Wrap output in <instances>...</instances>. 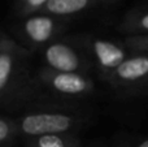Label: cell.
I'll use <instances>...</instances> for the list:
<instances>
[{
  "instance_id": "7c38bea8",
  "label": "cell",
  "mask_w": 148,
  "mask_h": 147,
  "mask_svg": "<svg viewBox=\"0 0 148 147\" xmlns=\"http://www.w3.org/2000/svg\"><path fill=\"white\" fill-rule=\"evenodd\" d=\"M49 0H16V10L21 17H30L42 12Z\"/></svg>"
},
{
  "instance_id": "8992f818",
  "label": "cell",
  "mask_w": 148,
  "mask_h": 147,
  "mask_svg": "<svg viewBox=\"0 0 148 147\" xmlns=\"http://www.w3.org/2000/svg\"><path fill=\"white\" fill-rule=\"evenodd\" d=\"M44 67H48L59 72L86 73L90 69V61L87 56L78 48L68 42L55 41L43 51Z\"/></svg>"
},
{
  "instance_id": "9c48e42d",
  "label": "cell",
  "mask_w": 148,
  "mask_h": 147,
  "mask_svg": "<svg viewBox=\"0 0 148 147\" xmlns=\"http://www.w3.org/2000/svg\"><path fill=\"white\" fill-rule=\"evenodd\" d=\"M118 29L127 35L148 34V9H131L123 16Z\"/></svg>"
},
{
  "instance_id": "ba28073f",
  "label": "cell",
  "mask_w": 148,
  "mask_h": 147,
  "mask_svg": "<svg viewBox=\"0 0 148 147\" xmlns=\"http://www.w3.org/2000/svg\"><path fill=\"white\" fill-rule=\"evenodd\" d=\"M118 0H49L40 13L56 17H69L81 14L95 8L114 4Z\"/></svg>"
},
{
  "instance_id": "8fae6325",
  "label": "cell",
  "mask_w": 148,
  "mask_h": 147,
  "mask_svg": "<svg viewBox=\"0 0 148 147\" xmlns=\"http://www.w3.org/2000/svg\"><path fill=\"white\" fill-rule=\"evenodd\" d=\"M18 134L16 120L8 117L7 115H3L0 119V143L1 147H10L14 142L16 137Z\"/></svg>"
},
{
  "instance_id": "5bb4252c",
  "label": "cell",
  "mask_w": 148,
  "mask_h": 147,
  "mask_svg": "<svg viewBox=\"0 0 148 147\" xmlns=\"http://www.w3.org/2000/svg\"><path fill=\"white\" fill-rule=\"evenodd\" d=\"M138 147H148V139H147V141H144V142H142Z\"/></svg>"
},
{
  "instance_id": "5b68a950",
  "label": "cell",
  "mask_w": 148,
  "mask_h": 147,
  "mask_svg": "<svg viewBox=\"0 0 148 147\" xmlns=\"http://www.w3.org/2000/svg\"><path fill=\"white\" fill-rule=\"evenodd\" d=\"M64 30V20L61 17L38 13L26 17L25 21L17 26V35L27 48L47 47Z\"/></svg>"
},
{
  "instance_id": "30bf717a",
  "label": "cell",
  "mask_w": 148,
  "mask_h": 147,
  "mask_svg": "<svg viewBox=\"0 0 148 147\" xmlns=\"http://www.w3.org/2000/svg\"><path fill=\"white\" fill-rule=\"evenodd\" d=\"M27 147H82L77 137L69 133L26 138Z\"/></svg>"
},
{
  "instance_id": "6da1fadb",
  "label": "cell",
  "mask_w": 148,
  "mask_h": 147,
  "mask_svg": "<svg viewBox=\"0 0 148 147\" xmlns=\"http://www.w3.org/2000/svg\"><path fill=\"white\" fill-rule=\"evenodd\" d=\"M31 49L10 38L5 31L0 36V102L13 108L27 98L34 86L29 60Z\"/></svg>"
},
{
  "instance_id": "3957f363",
  "label": "cell",
  "mask_w": 148,
  "mask_h": 147,
  "mask_svg": "<svg viewBox=\"0 0 148 147\" xmlns=\"http://www.w3.org/2000/svg\"><path fill=\"white\" fill-rule=\"evenodd\" d=\"M104 81L122 95L135 96L148 93V55L129 56Z\"/></svg>"
},
{
  "instance_id": "52a82bcc",
  "label": "cell",
  "mask_w": 148,
  "mask_h": 147,
  "mask_svg": "<svg viewBox=\"0 0 148 147\" xmlns=\"http://www.w3.org/2000/svg\"><path fill=\"white\" fill-rule=\"evenodd\" d=\"M84 46L90 56L94 59L103 81L129 57V49L126 47L105 39L88 38L84 42Z\"/></svg>"
},
{
  "instance_id": "4fadbf2b",
  "label": "cell",
  "mask_w": 148,
  "mask_h": 147,
  "mask_svg": "<svg viewBox=\"0 0 148 147\" xmlns=\"http://www.w3.org/2000/svg\"><path fill=\"white\" fill-rule=\"evenodd\" d=\"M125 47L134 54L148 55V34L142 35H127L123 42Z\"/></svg>"
},
{
  "instance_id": "277c9868",
  "label": "cell",
  "mask_w": 148,
  "mask_h": 147,
  "mask_svg": "<svg viewBox=\"0 0 148 147\" xmlns=\"http://www.w3.org/2000/svg\"><path fill=\"white\" fill-rule=\"evenodd\" d=\"M78 122L77 117L64 112H34L16 119L18 134L26 138L68 133Z\"/></svg>"
},
{
  "instance_id": "7a4b0ae2",
  "label": "cell",
  "mask_w": 148,
  "mask_h": 147,
  "mask_svg": "<svg viewBox=\"0 0 148 147\" xmlns=\"http://www.w3.org/2000/svg\"><path fill=\"white\" fill-rule=\"evenodd\" d=\"M35 85L61 98H83L94 91V82L86 73L53 70L48 67L39 69L34 78Z\"/></svg>"
}]
</instances>
